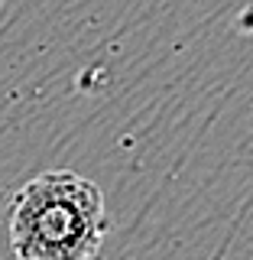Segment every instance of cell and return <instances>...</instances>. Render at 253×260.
<instances>
[{"mask_svg": "<svg viewBox=\"0 0 253 260\" xmlns=\"http://www.w3.org/2000/svg\"><path fill=\"white\" fill-rule=\"evenodd\" d=\"M107 215L91 179L52 169L29 179L10 205V247L16 260H94Z\"/></svg>", "mask_w": 253, "mask_h": 260, "instance_id": "obj_1", "label": "cell"}]
</instances>
